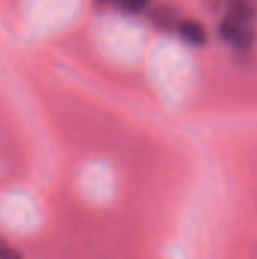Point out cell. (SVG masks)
<instances>
[{
    "instance_id": "obj_2",
    "label": "cell",
    "mask_w": 257,
    "mask_h": 259,
    "mask_svg": "<svg viewBox=\"0 0 257 259\" xmlns=\"http://www.w3.org/2000/svg\"><path fill=\"white\" fill-rule=\"evenodd\" d=\"M150 23L153 27H156L161 32H171L176 30V26L180 20L179 17V11L176 6L170 5V3H161L156 5L151 11H150Z\"/></svg>"
},
{
    "instance_id": "obj_3",
    "label": "cell",
    "mask_w": 257,
    "mask_h": 259,
    "mask_svg": "<svg viewBox=\"0 0 257 259\" xmlns=\"http://www.w3.org/2000/svg\"><path fill=\"white\" fill-rule=\"evenodd\" d=\"M227 14L236 20L251 24L257 18V0H224Z\"/></svg>"
},
{
    "instance_id": "obj_7",
    "label": "cell",
    "mask_w": 257,
    "mask_h": 259,
    "mask_svg": "<svg viewBox=\"0 0 257 259\" xmlns=\"http://www.w3.org/2000/svg\"><path fill=\"white\" fill-rule=\"evenodd\" d=\"M0 259H23L21 253L0 241Z\"/></svg>"
},
{
    "instance_id": "obj_8",
    "label": "cell",
    "mask_w": 257,
    "mask_h": 259,
    "mask_svg": "<svg viewBox=\"0 0 257 259\" xmlns=\"http://www.w3.org/2000/svg\"><path fill=\"white\" fill-rule=\"evenodd\" d=\"M203 6L209 14H217L224 6V0H203Z\"/></svg>"
},
{
    "instance_id": "obj_9",
    "label": "cell",
    "mask_w": 257,
    "mask_h": 259,
    "mask_svg": "<svg viewBox=\"0 0 257 259\" xmlns=\"http://www.w3.org/2000/svg\"><path fill=\"white\" fill-rule=\"evenodd\" d=\"M98 6H101V8H105V6H111V5H114L115 6V2L117 0H94Z\"/></svg>"
},
{
    "instance_id": "obj_5",
    "label": "cell",
    "mask_w": 257,
    "mask_h": 259,
    "mask_svg": "<svg viewBox=\"0 0 257 259\" xmlns=\"http://www.w3.org/2000/svg\"><path fill=\"white\" fill-rule=\"evenodd\" d=\"M242 24H245V23H242V21L236 20L235 17L226 14V15L220 20V23H218V27H217L218 36H220L224 42L229 44V41L233 38V35L236 33V30H238Z\"/></svg>"
},
{
    "instance_id": "obj_1",
    "label": "cell",
    "mask_w": 257,
    "mask_h": 259,
    "mask_svg": "<svg viewBox=\"0 0 257 259\" xmlns=\"http://www.w3.org/2000/svg\"><path fill=\"white\" fill-rule=\"evenodd\" d=\"M176 32L183 42L192 47H203L209 39L206 26L195 18H180L176 26Z\"/></svg>"
},
{
    "instance_id": "obj_4",
    "label": "cell",
    "mask_w": 257,
    "mask_h": 259,
    "mask_svg": "<svg viewBox=\"0 0 257 259\" xmlns=\"http://www.w3.org/2000/svg\"><path fill=\"white\" fill-rule=\"evenodd\" d=\"M254 42H256V30L253 29L251 24H242L236 30L233 38L229 41V44L239 53L250 52L253 49Z\"/></svg>"
},
{
    "instance_id": "obj_6",
    "label": "cell",
    "mask_w": 257,
    "mask_h": 259,
    "mask_svg": "<svg viewBox=\"0 0 257 259\" xmlns=\"http://www.w3.org/2000/svg\"><path fill=\"white\" fill-rule=\"evenodd\" d=\"M151 0H117L115 6L127 15H141L148 11Z\"/></svg>"
}]
</instances>
